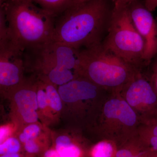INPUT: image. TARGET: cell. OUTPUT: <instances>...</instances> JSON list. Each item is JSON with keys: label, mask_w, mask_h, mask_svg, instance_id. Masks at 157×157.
Wrapping results in <instances>:
<instances>
[{"label": "cell", "mask_w": 157, "mask_h": 157, "mask_svg": "<svg viewBox=\"0 0 157 157\" xmlns=\"http://www.w3.org/2000/svg\"><path fill=\"white\" fill-rule=\"evenodd\" d=\"M153 88L157 95V64L155 66L150 81Z\"/></svg>", "instance_id": "cell-24"}, {"label": "cell", "mask_w": 157, "mask_h": 157, "mask_svg": "<svg viewBox=\"0 0 157 157\" xmlns=\"http://www.w3.org/2000/svg\"><path fill=\"white\" fill-rule=\"evenodd\" d=\"M24 120L29 123H33L38 120V114L36 110L21 111L19 112Z\"/></svg>", "instance_id": "cell-21"}, {"label": "cell", "mask_w": 157, "mask_h": 157, "mask_svg": "<svg viewBox=\"0 0 157 157\" xmlns=\"http://www.w3.org/2000/svg\"><path fill=\"white\" fill-rule=\"evenodd\" d=\"M89 1H90V0H73V2H72L71 6H70L79 5V4H82V3L88 2Z\"/></svg>", "instance_id": "cell-28"}, {"label": "cell", "mask_w": 157, "mask_h": 157, "mask_svg": "<svg viewBox=\"0 0 157 157\" xmlns=\"http://www.w3.org/2000/svg\"><path fill=\"white\" fill-rule=\"evenodd\" d=\"M104 48L137 68L142 60L144 42L132 21L129 6L113 8Z\"/></svg>", "instance_id": "cell-4"}, {"label": "cell", "mask_w": 157, "mask_h": 157, "mask_svg": "<svg viewBox=\"0 0 157 157\" xmlns=\"http://www.w3.org/2000/svg\"><path fill=\"white\" fill-rule=\"evenodd\" d=\"M39 7L55 17L71 6L73 0H32Z\"/></svg>", "instance_id": "cell-14"}, {"label": "cell", "mask_w": 157, "mask_h": 157, "mask_svg": "<svg viewBox=\"0 0 157 157\" xmlns=\"http://www.w3.org/2000/svg\"><path fill=\"white\" fill-rule=\"evenodd\" d=\"M0 6L8 35L23 50L54 41L55 16L32 0H7Z\"/></svg>", "instance_id": "cell-2"}, {"label": "cell", "mask_w": 157, "mask_h": 157, "mask_svg": "<svg viewBox=\"0 0 157 157\" xmlns=\"http://www.w3.org/2000/svg\"><path fill=\"white\" fill-rule=\"evenodd\" d=\"M24 144V148L29 155L33 156L43 151V146L36 140H30Z\"/></svg>", "instance_id": "cell-19"}, {"label": "cell", "mask_w": 157, "mask_h": 157, "mask_svg": "<svg viewBox=\"0 0 157 157\" xmlns=\"http://www.w3.org/2000/svg\"><path fill=\"white\" fill-rule=\"evenodd\" d=\"M10 133V128L8 126H3L0 128V141L1 144L9 138Z\"/></svg>", "instance_id": "cell-22"}, {"label": "cell", "mask_w": 157, "mask_h": 157, "mask_svg": "<svg viewBox=\"0 0 157 157\" xmlns=\"http://www.w3.org/2000/svg\"><path fill=\"white\" fill-rule=\"evenodd\" d=\"M24 52L10 39L8 29L0 30V84L12 88L22 82Z\"/></svg>", "instance_id": "cell-8"}, {"label": "cell", "mask_w": 157, "mask_h": 157, "mask_svg": "<svg viewBox=\"0 0 157 157\" xmlns=\"http://www.w3.org/2000/svg\"><path fill=\"white\" fill-rule=\"evenodd\" d=\"M19 140L14 137H10L1 144L0 155L19 153L21 144Z\"/></svg>", "instance_id": "cell-16"}, {"label": "cell", "mask_w": 157, "mask_h": 157, "mask_svg": "<svg viewBox=\"0 0 157 157\" xmlns=\"http://www.w3.org/2000/svg\"><path fill=\"white\" fill-rule=\"evenodd\" d=\"M79 50L64 43L53 41L25 50V66L39 71L42 76L45 75L42 77L47 79L62 70H71L77 74Z\"/></svg>", "instance_id": "cell-5"}, {"label": "cell", "mask_w": 157, "mask_h": 157, "mask_svg": "<svg viewBox=\"0 0 157 157\" xmlns=\"http://www.w3.org/2000/svg\"><path fill=\"white\" fill-rule=\"evenodd\" d=\"M101 88L87 78L78 76L73 80L59 86L58 91L62 100L67 103L86 101L95 98Z\"/></svg>", "instance_id": "cell-10"}, {"label": "cell", "mask_w": 157, "mask_h": 157, "mask_svg": "<svg viewBox=\"0 0 157 157\" xmlns=\"http://www.w3.org/2000/svg\"><path fill=\"white\" fill-rule=\"evenodd\" d=\"M132 21L144 42L142 59L149 60L157 52V23L145 6L133 2L129 6Z\"/></svg>", "instance_id": "cell-9"}, {"label": "cell", "mask_w": 157, "mask_h": 157, "mask_svg": "<svg viewBox=\"0 0 157 157\" xmlns=\"http://www.w3.org/2000/svg\"><path fill=\"white\" fill-rule=\"evenodd\" d=\"M42 157H61L55 148L47 150L44 152Z\"/></svg>", "instance_id": "cell-26"}, {"label": "cell", "mask_w": 157, "mask_h": 157, "mask_svg": "<svg viewBox=\"0 0 157 157\" xmlns=\"http://www.w3.org/2000/svg\"><path fill=\"white\" fill-rule=\"evenodd\" d=\"M138 73V69L107 50L101 43L79 50L78 76L101 88L119 93Z\"/></svg>", "instance_id": "cell-3"}, {"label": "cell", "mask_w": 157, "mask_h": 157, "mask_svg": "<svg viewBox=\"0 0 157 157\" xmlns=\"http://www.w3.org/2000/svg\"><path fill=\"white\" fill-rule=\"evenodd\" d=\"M154 157H157V153H155V155Z\"/></svg>", "instance_id": "cell-30"}, {"label": "cell", "mask_w": 157, "mask_h": 157, "mask_svg": "<svg viewBox=\"0 0 157 157\" xmlns=\"http://www.w3.org/2000/svg\"><path fill=\"white\" fill-rule=\"evenodd\" d=\"M6 1H7V0H0V4H2V3Z\"/></svg>", "instance_id": "cell-29"}, {"label": "cell", "mask_w": 157, "mask_h": 157, "mask_svg": "<svg viewBox=\"0 0 157 157\" xmlns=\"http://www.w3.org/2000/svg\"><path fill=\"white\" fill-rule=\"evenodd\" d=\"M118 148L116 142L107 139L101 140L93 146L89 155L90 157H115Z\"/></svg>", "instance_id": "cell-13"}, {"label": "cell", "mask_w": 157, "mask_h": 157, "mask_svg": "<svg viewBox=\"0 0 157 157\" xmlns=\"http://www.w3.org/2000/svg\"><path fill=\"white\" fill-rule=\"evenodd\" d=\"M14 100L19 112L28 110H36L38 105L37 93L29 88L19 89L14 95Z\"/></svg>", "instance_id": "cell-11"}, {"label": "cell", "mask_w": 157, "mask_h": 157, "mask_svg": "<svg viewBox=\"0 0 157 157\" xmlns=\"http://www.w3.org/2000/svg\"><path fill=\"white\" fill-rule=\"evenodd\" d=\"M132 107L140 125L157 123V95L150 82L140 73L118 93Z\"/></svg>", "instance_id": "cell-7"}, {"label": "cell", "mask_w": 157, "mask_h": 157, "mask_svg": "<svg viewBox=\"0 0 157 157\" xmlns=\"http://www.w3.org/2000/svg\"><path fill=\"white\" fill-rule=\"evenodd\" d=\"M41 78L44 81V87L48 97L49 105L54 110L59 111L62 108V99L58 91L55 87L56 85L51 82L47 78Z\"/></svg>", "instance_id": "cell-15"}, {"label": "cell", "mask_w": 157, "mask_h": 157, "mask_svg": "<svg viewBox=\"0 0 157 157\" xmlns=\"http://www.w3.org/2000/svg\"><path fill=\"white\" fill-rule=\"evenodd\" d=\"M54 148L61 157H82L83 155L81 147L65 135L56 138Z\"/></svg>", "instance_id": "cell-12"}, {"label": "cell", "mask_w": 157, "mask_h": 157, "mask_svg": "<svg viewBox=\"0 0 157 157\" xmlns=\"http://www.w3.org/2000/svg\"><path fill=\"white\" fill-rule=\"evenodd\" d=\"M40 128L36 124H32L26 127L23 132L19 135V140L24 144L30 140L36 139L39 135Z\"/></svg>", "instance_id": "cell-17"}, {"label": "cell", "mask_w": 157, "mask_h": 157, "mask_svg": "<svg viewBox=\"0 0 157 157\" xmlns=\"http://www.w3.org/2000/svg\"><path fill=\"white\" fill-rule=\"evenodd\" d=\"M144 6L151 12L157 8V0H145Z\"/></svg>", "instance_id": "cell-25"}, {"label": "cell", "mask_w": 157, "mask_h": 157, "mask_svg": "<svg viewBox=\"0 0 157 157\" xmlns=\"http://www.w3.org/2000/svg\"><path fill=\"white\" fill-rule=\"evenodd\" d=\"M137 135L144 146L157 153V136L150 135L138 129Z\"/></svg>", "instance_id": "cell-18"}, {"label": "cell", "mask_w": 157, "mask_h": 157, "mask_svg": "<svg viewBox=\"0 0 157 157\" xmlns=\"http://www.w3.org/2000/svg\"><path fill=\"white\" fill-rule=\"evenodd\" d=\"M135 1L136 0H113V2L114 4V7L121 8L129 6Z\"/></svg>", "instance_id": "cell-23"}, {"label": "cell", "mask_w": 157, "mask_h": 157, "mask_svg": "<svg viewBox=\"0 0 157 157\" xmlns=\"http://www.w3.org/2000/svg\"><path fill=\"white\" fill-rule=\"evenodd\" d=\"M102 115L107 139L123 144L137 135L140 124L137 115L118 93H114L104 104Z\"/></svg>", "instance_id": "cell-6"}, {"label": "cell", "mask_w": 157, "mask_h": 157, "mask_svg": "<svg viewBox=\"0 0 157 157\" xmlns=\"http://www.w3.org/2000/svg\"><path fill=\"white\" fill-rule=\"evenodd\" d=\"M0 157H22V156L19 153H17L6 154L1 155Z\"/></svg>", "instance_id": "cell-27"}, {"label": "cell", "mask_w": 157, "mask_h": 157, "mask_svg": "<svg viewBox=\"0 0 157 157\" xmlns=\"http://www.w3.org/2000/svg\"><path fill=\"white\" fill-rule=\"evenodd\" d=\"M108 13L106 0L70 6L56 17L54 41L77 49L101 43Z\"/></svg>", "instance_id": "cell-1"}, {"label": "cell", "mask_w": 157, "mask_h": 157, "mask_svg": "<svg viewBox=\"0 0 157 157\" xmlns=\"http://www.w3.org/2000/svg\"><path fill=\"white\" fill-rule=\"evenodd\" d=\"M37 99L38 107L41 109H44L49 105L47 94L45 90L39 88L37 91Z\"/></svg>", "instance_id": "cell-20"}]
</instances>
